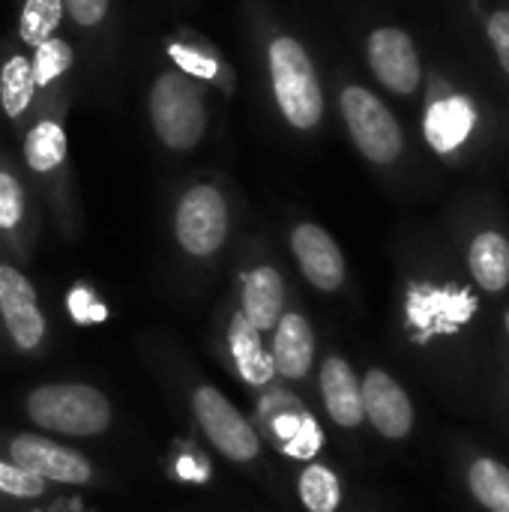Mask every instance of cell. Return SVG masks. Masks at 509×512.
<instances>
[{
	"label": "cell",
	"mask_w": 509,
	"mask_h": 512,
	"mask_svg": "<svg viewBox=\"0 0 509 512\" xmlns=\"http://www.w3.org/2000/svg\"><path fill=\"white\" fill-rule=\"evenodd\" d=\"M222 360L237 372V378L252 387L261 390L276 378L273 363H270V351L264 345V333H258L234 306H228V318L222 327Z\"/></svg>",
	"instance_id": "obj_18"
},
{
	"label": "cell",
	"mask_w": 509,
	"mask_h": 512,
	"mask_svg": "<svg viewBox=\"0 0 509 512\" xmlns=\"http://www.w3.org/2000/svg\"><path fill=\"white\" fill-rule=\"evenodd\" d=\"M366 63L375 81L393 96H414L423 87V60L405 27L381 24L366 33Z\"/></svg>",
	"instance_id": "obj_13"
},
{
	"label": "cell",
	"mask_w": 509,
	"mask_h": 512,
	"mask_svg": "<svg viewBox=\"0 0 509 512\" xmlns=\"http://www.w3.org/2000/svg\"><path fill=\"white\" fill-rule=\"evenodd\" d=\"M0 345H3V336H0Z\"/></svg>",
	"instance_id": "obj_30"
},
{
	"label": "cell",
	"mask_w": 509,
	"mask_h": 512,
	"mask_svg": "<svg viewBox=\"0 0 509 512\" xmlns=\"http://www.w3.org/2000/svg\"><path fill=\"white\" fill-rule=\"evenodd\" d=\"M0 336L21 357H39L48 348V315L30 276L0 255Z\"/></svg>",
	"instance_id": "obj_10"
},
{
	"label": "cell",
	"mask_w": 509,
	"mask_h": 512,
	"mask_svg": "<svg viewBox=\"0 0 509 512\" xmlns=\"http://www.w3.org/2000/svg\"><path fill=\"white\" fill-rule=\"evenodd\" d=\"M33 81H36V105L63 102L72 105L75 99V75H78V51L63 36L54 33L30 48Z\"/></svg>",
	"instance_id": "obj_20"
},
{
	"label": "cell",
	"mask_w": 509,
	"mask_h": 512,
	"mask_svg": "<svg viewBox=\"0 0 509 512\" xmlns=\"http://www.w3.org/2000/svg\"><path fill=\"white\" fill-rule=\"evenodd\" d=\"M186 402L198 432L222 459H228L237 468H252L261 462L264 456L261 429L216 384L204 378H189Z\"/></svg>",
	"instance_id": "obj_6"
},
{
	"label": "cell",
	"mask_w": 509,
	"mask_h": 512,
	"mask_svg": "<svg viewBox=\"0 0 509 512\" xmlns=\"http://www.w3.org/2000/svg\"><path fill=\"white\" fill-rule=\"evenodd\" d=\"M267 351L270 363L279 381L285 384H306L315 369L318 354V336L306 312L288 306L285 315L276 321V327L267 333Z\"/></svg>",
	"instance_id": "obj_16"
},
{
	"label": "cell",
	"mask_w": 509,
	"mask_h": 512,
	"mask_svg": "<svg viewBox=\"0 0 509 512\" xmlns=\"http://www.w3.org/2000/svg\"><path fill=\"white\" fill-rule=\"evenodd\" d=\"M72 105L63 102H45L36 105L30 126L18 138L21 144V168L27 174V183L33 186L36 201L51 213L54 228L75 240L81 234L84 216L78 201V180L72 171L69 156V135H66V114Z\"/></svg>",
	"instance_id": "obj_2"
},
{
	"label": "cell",
	"mask_w": 509,
	"mask_h": 512,
	"mask_svg": "<svg viewBox=\"0 0 509 512\" xmlns=\"http://www.w3.org/2000/svg\"><path fill=\"white\" fill-rule=\"evenodd\" d=\"M468 132V108L462 102H444L441 108H432L429 135L444 150V144H459Z\"/></svg>",
	"instance_id": "obj_27"
},
{
	"label": "cell",
	"mask_w": 509,
	"mask_h": 512,
	"mask_svg": "<svg viewBox=\"0 0 509 512\" xmlns=\"http://www.w3.org/2000/svg\"><path fill=\"white\" fill-rule=\"evenodd\" d=\"M243 21L270 114L300 138L321 132L327 90L309 45L282 24L267 0H243Z\"/></svg>",
	"instance_id": "obj_1"
},
{
	"label": "cell",
	"mask_w": 509,
	"mask_h": 512,
	"mask_svg": "<svg viewBox=\"0 0 509 512\" xmlns=\"http://www.w3.org/2000/svg\"><path fill=\"white\" fill-rule=\"evenodd\" d=\"M63 21V0H15V36L27 51L60 33Z\"/></svg>",
	"instance_id": "obj_24"
},
{
	"label": "cell",
	"mask_w": 509,
	"mask_h": 512,
	"mask_svg": "<svg viewBox=\"0 0 509 512\" xmlns=\"http://www.w3.org/2000/svg\"><path fill=\"white\" fill-rule=\"evenodd\" d=\"M48 483H42L39 477L21 471L18 465L0 459V501H15V504H27V501H39L48 495Z\"/></svg>",
	"instance_id": "obj_26"
},
{
	"label": "cell",
	"mask_w": 509,
	"mask_h": 512,
	"mask_svg": "<svg viewBox=\"0 0 509 512\" xmlns=\"http://www.w3.org/2000/svg\"><path fill=\"white\" fill-rule=\"evenodd\" d=\"M180 3H183V0H180Z\"/></svg>",
	"instance_id": "obj_31"
},
{
	"label": "cell",
	"mask_w": 509,
	"mask_h": 512,
	"mask_svg": "<svg viewBox=\"0 0 509 512\" xmlns=\"http://www.w3.org/2000/svg\"><path fill=\"white\" fill-rule=\"evenodd\" d=\"M21 414L42 435L72 441L99 438L114 426L111 399L84 381H48L30 387L21 399Z\"/></svg>",
	"instance_id": "obj_5"
},
{
	"label": "cell",
	"mask_w": 509,
	"mask_h": 512,
	"mask_svg": "<svg viewBox=\"0 0 509 512\" xmlns=\"http://www.w3.org/2000/svg\"><path fill=\"white\" fill-rule=\"evenodd\" d=\"M360 393H363V417L378 438L390 444H402L411 438L417 426V411L411 393L396 375H390L384 366H369L360 378Z\"/></svg>",
	"instance_id": "obj_14"
},
{
	"label": "cell",
	"mask_w": 509,
	"mask_h": 512,
	"mask_svg": "<svg viewBox=\"0 0 509 512\" xmlns=\"http://www.w3.org/2000/svg\"><path fill=\"white\" fill-rule=\"evenodd\" d=\"M0 459L18 465L21 471L39 477L48 486H93L99 480L96 465L78 453L75 447H66L42 432H3L0 435Z\"/></svg>",
	"instance_id": "obj_9"
},
{
	"label": "cell",
	"mask_w": 509,
	"mask_h": 512,
	"mask_svg": "<svg viewBox=\"0 0 509 512\" xmlns=\"http://www.w3.org/2000/svg\"><path fill=\"white\" fill-rule=\"evenodd\" d=\"M162 51L168 54L171 66H177L180 72H186L207 90L222 93L225 99L237 93V69L225 57V51L201 30L177 27L174 33L162 39Z\"/></svg>",
	"instance_id": "obj_15"
},
{
	"label": "cell",
	"mask_w": 509,
	"mask_h": 512,
	"mask_svg": "<svg viewBox=\"0 0 509 512\" xmlns=\"http://www.w3.org/2000/svg\"><path fill=\"white\" fill-rule=\"evenodd\" d=\"M285 243L309 288L318 294H339L348 285L345 252L324 225L312 219H294L285 231Z\"/></svg>",
	"instance_id": "obj_12"
},
{
	"label": "cell",
	"mask_w": 509,
	"mask_h": 512,
	"mask_svg": "<svg viewBox=\"0 0 509 512\" xmlns=\"http://www.w3.org/2000/svg\"><path fill=\"white\" fill-rule=\"evenodd\" d=\"M231 306L264 336L291 306L285 270L264 240H252L240 252L231 285Z\"/></svg>",
	"instance_id": "obj_8"
},
{
	"label": "cell",
	"mask_w": 509,
	"mask_h": 512,
	"mask_svg": "<svg viewBox=\"0 0 509 512\" xmlns=\"http://www.w3.org/2000/svg\"><path fill=\"white\" fill-rule=\"evenodd\" d=\"M504 330H507V339H509V306L504 309Z\"/></svg>",
	"instance_id": "obj_29"
},
{
	"label": "cell",
	"mask_w": 509,
	"mask_h": 512,
	"mask_svg": "<svg viewBox=\"0 0 509 512\" xmlns=\"http://www.w3.org/2000/svg\"><path fill=\"white\" fill-rule=\"evenodd\" d=\"M36 111V81L30 51L18 42L15 30L0 39V114L15 132L24 135Z\"/></svg>",
	"instance_id": "obj_17"
},
{
	"label": "cell",
	"mask_w": 509,
	"mask_h": 512,
	"mask_svg": "<svg viewBox=\"0 0 509 512\" xmlns=\"http://www.w3.org/2000/svg\"><path fill=\"white\" fill-rule=\"evenodd\" d=\"M318 396L333 426L342 432H357L363 417V393H360V375L342 354H327L318 366Z\"/></svg>",
	"instance_id": "obj_19"
},
{
	"label": "cell",
	"mask_w": 509,
	"mask_h": 512,
	"mask_svg": "<svg viewBox=\"0 0 509 512\" xmlns=\"http://www.w3.org/2000/svg\"><path fill=\"white\" fill-rule=\"evenodd\" d=\"M336 105L351 144L369 165H399L405 156V129L378 93L360 81H342L336 90Z\"/></svg>",
	"instance_id": "obj_7"
},
{
	"label": "cell",
	"mask_w": 509,
	"mask_h": 512,
	"mask_svg": "<svg viewBox=\"0 0 509 512\" xmlns=\"http://www.w3.org/2000/svg\"><path fill=\"white\" fill-rule=\"evenodd\" d=\"M240 204L228 177L201 171L177 183L168 207V231L177 255L192 267L216 264L237 231Z\"/></svg>",
	"instance_id": "obj_3"
},
{
	"label": "cell",
	"mask_w": 509,
	"mask_h": 512,
	"mask_svg": "<svg viewBox=\"0 0 509 512\" xmlns=\"http://www.w3.org/2000/svg\"><path fill=\"white\" fill-rule=\"evenodd\" d=\"M297 498L309 512H339L342 507V477L327 462H309L297 477Z\"/></svg>",
	"instance_id": "obj_25"
},
{
	"label": "cell",
	"mask_w": 509,
	"mask_h": 512,
	"mask_svg": "<svg viewBox=\"0 0 509 512\" xmlns=\"http://www.w3.org/2000/svg\"><path fill=\"white\" fill-rule=\"evenodd\" d=\"M39 237V204L21 162L0 150V255L18 267L30 261Z\"/></svg>",
	"instance_id": "obj_11"
},
{
	"label": "cell",
	"mask_w": 509,
	"mask_h": 512,
	"mask_svg": "<svg viewBox=\"0 0 509 512\" xmlns=\"http://www.w3.org/2000/svg\"><path fill=\"white\" fill-rule=\"evenodd\" d=\"M465 267L483 294H504L509 288V237L498 228L477 231L465 246Z\"/></svg>",
	"instance_id": "obj_21"
},
{
	"label": "cell",
	"mask_w": 509,
	"mask_h": 512,
	"mask_svg": "<svg viewBox=\"0 0 509 512\" xmlns=\"http://www.w3.org/2000/svg\"><path fill=\"white\" fill-rule=\"evenodd\" d=\"M63 18L81 36L87 54L99 60L114 27V0H63Z\"/></svg>",
	"instance_id": "obj_23"
},
{
	"label": "cell",
	"mask_w": 509,
	"mask_h": 512,
	"mask_svg": "<svg viewBox=\"0 0 509 512\" xmlns=\"http://www.w3.org/2000/svg\"><path fill=\"white\" fill-rule=\"evenodd\" d=\"M483 27L489 36V45L501 63V69L509 75V6H492L483 12Z\"/></svg>",
	"instance_id": "obj_28"
},
{
	"label": "cell",
	"mask_w": 509,
	"mask_h": 512,
	"mask_svg": "<svg viewBox=\"0 0 509 512\" xmlns=\"http://www.w3.org/2000/svg\"><path fill=\"white\" fill-rule=\"evenodd\" d=\"M468 495L486 512H509V465L486 453H468L465 465Z\"/></svg>",
	"instance_id": "obj_22"
},
{
	"label": "cell",
	"mask_w": 509,
	"mask_h": 512,
	"mask_svg": "<svg viewBox=\"0 0 509 512\" xmlns=\"http://www.w3.org/2000/svg\"><path fill=\"white\" fill-rule=\"evenodd\" d=\"M210 90L180 72L177 66H162L147 90L144 111L153 138L162 150L174 156H186L198 150L210 132Z\"/></svg>",
	"instance_id": "obj_4"
}]
</instances>
